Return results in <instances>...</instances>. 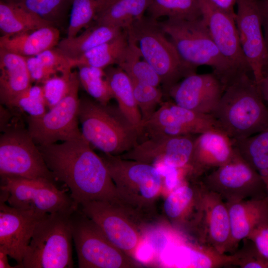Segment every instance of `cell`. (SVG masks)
Instances as JSON below:
<instances>
[{"label": "cell", "mask_w": 268, "mask_h": 268, "mask_svg": "<svg viewBox=\"0 0 268 268\" xmlns=\"http://www.w3.org/2000/svg\"><path fill=\"white\" fill-rule=\"evenodd\" d=\"M38 146L55 180L66 185L78 205L101 201L123 206L103 160L83 136Z\"/></svg>", "instance_id": "1"}, {"label": "cell", "mask_w": 268, "mask_h": 268, "mask_svg": "<svg viewBox=\"0 0 268 268\" xmlns=\"http://www.w3.org/2000/svg\"><path fill=\"white\" fill-rule=\"evenodd\" d=\"M211 115L219 130L232 140L248 137L268 127V106L250 73L240 75L225 87Z\"/></svg>", "instance_id": "2"}, {"label": "cell", "mask_w": 268, "mask_h": 268, "mask_svg": "<svg viewBox=\"0 0 268 268\" xmlns=\"http://www.w3.org/2000/svg\"><path fill=\"white\" fill-rule=\"evenodd\" d=\"M78 120L82 134L89 143L111 155L129 151L143 133L129 122L118 106L103 105L86 96L79 99Z\"/></svg>", "instance_id": "3"}, {"label": "cell", "mask_w": 268, "mask_h": 268, "mask_svg": "<svg viewBox=\"0 0 268 268\" xmlns=\"http://www.w3.org/2000/svg\"><path fill=\"white\" fill-rule=\"evenodd\" d=\"M103 160L124 207L139 219L153 213L162 187L161 174L152 164L102 153Z\"/></svg>", "instance_id": "4"}, {"label": "cell", "mask_w": 268, "mask_h": 268, "mask_svg": "<svg viewBox=\"0 0 268 268\" xmlns=\"http://www.w3.org/2000/svg\"><path fill=\"white\" fill-rule=\"evenodd\" d=\"M158 23L182 60L189 66L196 68L201 66L210 67L225 88L240 76L219 52L201 17L191 20L167 18Z\"/></svg>", "instance_id": "5"}, {"label": "cell", "mask_w": 268, "mask_h": 268, "mask_svg": "<svg viewBox=\"0 0 268 268\" xmlns=\"http://www.w3.org/2000/svg\"><path fill=\"white\" fill-rule=\"evenodd\" d=\"M71 212L46 214L38 221L21 268H71Z\"/></svg>", "instance_id": "6"}, {"label": "cell", "mask_w": 268, "mask_h": 268, "mask_svg": "<svg viewBox=\"0 0 268 268\" xmlns=\"http://www.w3.org/2000/svg\"><path fill=\"white\" fill-rule=\"evenodd\" d=\"M124 30L159 76L166 92L181 79L196 73L197 68L182 60L158 20L143 16Z\"/></svg>", "instance_id": "7"}, {"label": "cell", "mask_w": 268, "mask_h": 268, "mask_svg": "<svg viewBox=\"0 0 268 268\" xmlns=\"http://www.w3.org/2000/svg\"><path fill=\"white\" fill-rule=\"evenodd\" d=\"M18 118L11 119L0 129V177L13 176L55 182L38 146Z\"/></svg>", "instance_id": "8"}, {"label": "cell", "mask_w": 268, "mask_h": 268, "mask_svg": "<svg viewBox=\"0 0 268 268\" xmlns=\"http://www.w3.org/2000/svg\"><path fill=\"white\" fill-rule=\"evenodd\" d=\"M72 238L79 268H135L141 265L114 245L79 209L71 214Z\"/></svg>", "instance_id": "9"}, {"label": "cell", "mask_w": 268, "mask_h": 268, "mask_svg": "<svg viewBox=\"0 0 268 268\" xmlns=\"http://www.w3.org/2000/svg\"><path fill=\"white\" fill-rule=\"evenodd\" d=\"M1 178L0 201L11 206L45 214L71 212L79 205L53 182L18 177Z\"/></svg>", "instance_id": "10"}, {"label": "cell", "mask_w": 268, "mask_h": 268, "mask_svg": "<svg viewBox=\"0 0 268 268\" xmlns=\"http://www.w3.org/2000/svg\"><path fill=\"white\" fill-rule=\"evenodd\" d=\"M80 82L76 71H72L66 95L43 115L27 117L28 131L38 146H44L83 136L78 128Z\"/></svg>", "instance_id": "11"}, {"label": "cell", "mask_w": 268, "mask_h": 268, "mask_svg": "<svg viewBox=\"0 0 268 268\" xmlns=\"http://www.w3.org/2000/svg\"><path fill=\"white\" fill-rule=\"evenodd\" d=\"M79 208L114 245L135 259L143 236L135 221L139 219L133 213L119 204L101 201L83 202Z\"/></svg>", "instance_id": "12"}, {"label": "cell", "mask_w": 268, "mask_h": 268, "mask_svg": "<svg viewBox=\"0 0 268 268\" xmlns=\"http://www.w3.org/2000/svg\"><path fill=\"white\" fill-rule=\"evenodd\" d=\"M200 181L225 202L268 197L261 176L239 155L231 162L203 175Z\"/></svg>", "instance_id": "13"}, {"label": "cell", "mask_w": 268, "mask_h": 268, "mask_svg": "<svg viewBox=\"0 0 268 268\" xmlns=\"http://www.w3.org/2000/svg\"><path fill=\"white\" fill-rule=\"evenodd\" d=\"M235 22L241 48L257 83L268 72V50L259 0H236Z\"/></svg>", "instance_id": "14"}, {"label": "cell", "mask_w": 268, "mask_h": 268, "mask_svg": "<svg viewBox=\"0 0 268 268\" xmlns=\"http://www.w3.org/2000/svg\"><path fill=\"white\" fill-rule=\"evenodd\" d=\"M202 186L200 208L191 235L199 243L226 254L231 241L227 204L219 195Z\"/></svg>", "instance_id": "15"}, {"label": "cell", "mask_w": 268, "mask_h": 268, "mask_svg": "<svg viewBox=\"0 0 268 268\" xmlns=\"http://www.w3.org/2000/svg\"><path fill=\"white\" fill-rule=\"evenodd\" d=\"M142 129L149 136L198 135L209 130H219L211 115L193 111L173 101L162 102L152 115L142 124Z\"/></svg>", "instance_id": "16"}, {"label": "cell", "mask_w": 268, "mask_h": 268, "mask_svg": "<svg viewBox=\"0 0 268 268\" xmlns=\"http://www.w3.org/2000/svg\"><path fill=\"white\" fill-rule=\"evenodd\" d=\"M197 135L156 134L138 142L121 157L152 164L161 161L167 166L188 170Z\"/></svg>", "instance_id": "17"}, {"label": "cell", "mask_w": 268, "mask_h": 268, "mask_svg": "<svg viewBox=\"0 0 268 268\" xmlns=\"http://www.w3.org/2000/svg\"><path fill=\"white\" fill-rule=\"evenodd\" d=\"M199 1L201 18L221 55L238 75L252 73L241 48L235 16L216 7L209 0Z\"/></svg>", "instance_id": "18"}, {"label": "cell", "mask_w": 268, "mask_h": 268, "mask_svg": "<svg viewBox=\"0 0 268 268\" xmlns=\"http://www.w3.org/2000/svg\"><path fill=\"white\" fill-rule=\"evenodd\" d=\"M225 89L220 79L211 73L190 74L167 91L176 104L198 113L211 115Z\"/></svg>", "instance_id": "19"}, {"label": "cell", "mask_w": 268, "mask_h": 268, "mask_svg": "<svg viewBox=\"0 0 268 268\" xmlns=\"http://www.w3.org/2000/svg\"><path fill=\"white\" fill-rule=\"evenodd\" d=\"M45 214L15 208L0 201V246L17 262L18 268H21L36 224Z\"/></svg>", "instance_id": "20"}, {"label": "cell", "mask_w": 268, "mask_h": 268, "mask_svg": "<svg viewBox=\"0 0 268 268\" xmlns=\"http://www.w3.org/2000/svg\"><path fill=\"white\" fill-rule=\"evenodd\" d=\"M238 156L232 140L220 130H209L197 135L187 175L197 180Z\"/></svg>", "instance_id": "21"}, {"label": "cell", "mask_w": 268, "mask_h": 268, "mask_svg": "<svg viewBox=\"0 0 268 268\" xmlns=\"http://www.w3.org/2000/svg\"><path fill=\"white\" fill-rule=\"evenodd\" d=\"M202 192L201 182L192 180L179 185L167 196L163 211L176 230L191 234L198 216Z\"/></svg>", "instance_id": "22"}, {"label": "cell", "mask_w": 268, "mask_h": 268, "mask_svg": "<svg viewBox=\"0 0 268 268\" xmlns=\"http://www.w3.org/2000/svg\"><path fill=\"white\" fill-rule=\"evenodd\" d=\"M225 202L230 223L231 252L241 241L247 239L255 228L268 224V197Z\"/></svg>", "instance_id": "23"}, {"label": "cell", "mask_w": 268, "mask_h": 268, "mask_svg": "<svg viewBox=\"0 0 268 268\" xmlns=\"http://www.w3.org/2000/svg\"><path fill=\"white\" fill-rule=\"evenodd\" d=\"M25 57L0 48V100L10 109L32 83Z\"/></svg>", "instance_id": "24"}, {"label": "cell", "mask_w": 268, "mask_h": 268, "mask_svg": "<svg viewBox=\"0 0 268 268\" xmlns=\"http://www.w3.org/2000/svg\"><path fill=\"white\" fill-rule=\"evenodd\" d=\"M58 27L49 25L10 35H1L0 48L23 57L35 56L57 46L60 41Z\"/></svg>", "instance_id": "25"}, {"label": "cell", "mask_w": 268, "mask_h": 268, "mask_svg": "<svg viewBox=\"0 0 268 268\" xmlns=\"http://www.w3.org/2000/svg\"><path fill=\"white\" fill-rule=\"evenodd\" d=\"M123 31L118 27L92 24L80 34L60 40L56 47L72 62L97 46L115 38Z\"/></svg>", "instance_id": "26"}, {"label": "cell", "mask_w": 268, "mask_h": 268, "mask_svg": "<svg viewBox=\"0 0 268 268\" xmlns=\"http://www.w3.org/2000/svg\"><path fill=\"white\" fill-rule=\"evenodd\" d=\"M178 256L175 259L176 267L215 268L224 266H237L238 255L221 254L211 247L196 241L187 243L178 249Z\"/></svg>", "instance_id": "27"}, {"label": "cell", "mask_w": 268, "mask_h": 268, "mask_svg": "<svg viewBox=\"0 0 268 268\" xmlns=\"http://www.w3.org/2000/svg\"><path fill=\"white\" fill-rule=\"evenodd\" d=\"M105 78L118 106L129 122L142 132V118L133 92L131 80L120 67L104 69Z\"/></svg>", "instance_id": "28"}, {"label": "cell", "mask_w": 268, "mask_h": 268, "mask_svg": "<svg viewBox=\"0 0 268 268\" xmlns=\"http://www.w3.org/2000/svg\"><path fill=\"white\" fill-rule=\"evenodd\" d=\"M151 0H115L100 12L92 24L125 29L144 15Z\"/></svg>", "instance_id": "29"}, {"label": "cell", "mask_w": 268, "mask_h": 268, "mask_svg": "<svg viewBox=\"0 0 268 268\" xmlns=\"http://www.w3.org/2000/svg\"><path fill=\"white\" fill-rule=\"evenodd\" d=\"M232 141L239 156L261 176L268 193V127L251 136Z\"/></svg>", "instance_id": "30"}, {"label": "cell", "mask_w": 268, "mask_h": 268, "mask_svg": "<svg viewBox=\"0 0 268 268\" xmlns=\"http://www.w3.org/2000/svg\"><path fill=\"white\" fill-rule=\"evenodd\" d=\"M129 44L125 30L115 38L89 51L78 59L72 61L73 67L83 65L102 69L118 65L123 58Z\"/></svg>", "instance_id": "31"}, {"label": "cell", "mask_w": 268, "mask_h": 268, "mask_svg": "<svg viewBox=\"0 0 268 268\" xmlns=\"http://www.w3.org/2000/svg\"><path fill=\"white\" fill-rule=\"evenodd\" d=\"M49 25L54 26L36 14L0 0V31L1 35L16 34Z\"/></svg>", "instance_id": "32"}, {"label": "cell", "mask_w": 268, "mask_h": 268, "mask_svg": "<svg viewBox=\"0 0 268 268\" xmlns=\"http://www.w3.org/2000/svg\"><path fill=\"white\" fill-rule=\"evenodd\" d=\"M128 40V48L117 66L131 79L158 87L161 84L159 76L143 58L135 42L129 38Z\"/></svg>", "instance_id": "33"}, {"label": "cell", "mask_w": 268, "mask_h": 268, "mask_svg": "<svg viewBox=\"0 0 268 268\" xmlns=\"http://www.w3.org/2000/svg\"><path fill=\"white\" fill-rule=\"evenodd\" d=\"M36 14L58 27L65 21L72 0H2Z\"/></svg>", "instance_id": "34"}, {"label": "cell", "mask_w": 268, "mask_h": 268, "mask_svg": "<svg viewBox=\"0 0 268 268\" xmlns=\"http://www.w3.org/2000/svg\"><path fill=\"white\" fill-rule=\"evenodd\" d=\"M147 12L156 20L162 17L188 20L201 17L199 0H151Z\"/></svg>", "instance_id": "35"}, {"label": "cell", "mask_w": 268, "mask_h": 268, "mask_svg": "<svg viewBox=\"0 0 268 268\" xmlns=\"http://www.w3.org/2000/svg\"><path fill=\"white\" fill-rule=\"evenodd\" d=\"M115 0H72L67 37L76 36L94 22L97 14Z\"/></svg>", "instance_id": "36"}, {"label": "cell", "mask_w": 268, "mask_h": 268, "mask_svg": "<svg viewBox=\"0 0 268 268\" xmlns=\"http://www.w3.org/2000/svg\"><path fill=\"white\" fill-rule=\"evenodd\" d=\"M76 67L80 85L93 99L103 105L108 104L114 98L104 69L83 65Z\"/></svg>", "instance_id": "37"}, {"label": "cell", "mask_w": 268, "mask_h": 268, "mask_svg": "<svg viewBox=\"0 0 268 268\" xmlns=\"http://www.w3.org/2000/svg\"><path fill=\"white\" fill-rule=\"evenodd\" d=\"M42 85H31L13 101L11 110H17L27 117L35 118L47 112Z\"/></svg>", "instance_id": "38"}, {"label": "cell", "mask_w": 268, "mask_h": 268, "mask_svg": "<svg viewBox=\"0 0 268 268\" xmlns=\"http://www.w3.org/2000/svg\"><path fill=\"white\" fill-rule=\"evenodd\" d=\"M131 80L134 97L141 115L142 124L155 112L157 106L160 105L162 102L163 93L158 87Z\"/></svg>", "instance_id": "39"}, {"label": "cell", "mask_w": 268, "mask_h": 268, "mask_svg": "<svg viewBox=\"0 0 268 268\" xmlns=\"http://www.w3.org/2000/svg\"><path fill=\"white\" fill-rule=\"evenodd\" d=\"M71 72L69 74L54 75L41 84L48 109L57 105L67 94L70 86Z\"/></svg>", "instance_id": "40"}, {"label": "cell", "mask_w": 268, "mask_h": 268, "mask_svg": "<svg viewBox=\"0 0 268 268\" xmlns=\"http://www.w3.org/2000/svg\"><path fill=\"white\" fill-rule=\"evenodd\" d=\"M35 56L43 65L57 74H69L74 67L72 61L56 47Z\"/></svg>", "instance_id": "41"}, {"label": "cell", "mask_w": 268, "mask_h": 268, "mask_svg": "<svg viewBox=\"0 0 268 268\" xmlns=\"http://www.w3.org/2000/svg\"><path fill=\"white\" fill-rule=\"evenodd\" d=\"M252 246L245 245L242 249L237 252L238 255L237 266L241 268H268V260L257 252L252 243Z\"/></svg>", "instance_id": "42"}, {"label": "cell", "mask_w": 268, "mask_h": 268, "mask_svg": "<svg viewBox=\"0 0 268 268\" xmlns=\"http://www.w3.org/2000/svg\"><path fill=\"white\" fill-rule=\"evenodd\" d=\"M25 58L32 83L42 84L50 77L59 74L43 65L36 56Z\"/></svg>", "instance_id": "43"}, {"label": "cell", "mask_w": 268, "mask_h": 268, "mask_svg": "<svg viewBox=\"0 0 268 268\" xmlns=\"http://www.w3.org/2000/svg\"><path fill=\"white\" fill-rule=\"evenodd\" d=\"M246 239L249 240L257 252L268 260V224L255 228Z\"/></svg>", "instance_id": "44"}, {"label": "cell", "mask_w": 268, "mask_h": 268, "mask_svg": "<svg viewBox=\"0 0 268 268\" xmlns=\"http://www.w3.org/2000/svg\"><path fill=\"white\" fill-rule=\"evenodd\" d=\"M264 38L268 50V0H259Z\"/></svg>", "instance_id": "45"}, {"label": "cell", "mask_w": 268, "mask_h": 268, "mask_svg": "<svg viewBox=\"0 0 268 268\" xmlns=\"http://www.w3.org/2000/svg\"><path fill=\"white\" fill-rule=\"evenodd\" d=\"M214 5L219 8L236 16L234 11V6L236 4V0H209Z\"/></svg>", "instance_id": "46"}, {"label": "cell", "mask_w": 268, "mask_h": 268, "mask_svg": "<svg viewBox=\"0 0 268 268\" xmlns=\"http://www.w3.org/2000/svg\"><path fill=\"white\" fill-rule=\"evenodd\" d=\"M257 84L263 98L268 106V72L264 74Z\"/></svg>", "instance_id": "47"}, {"label": "cell", "mask_w": 268, "mask_h": 268, "mask_svg": "<svg viewBox=\"0 0 268 268\" xmlns=\"http://www.w3.org/2000/svg\"><path fill=\"white\" fill-rule=\"evenodd\" d=\"M8 253L2 247L0 246V268H18L16 266H11L8 262Z\"/></svg>", "instance_id": "48"}]
</instances>
